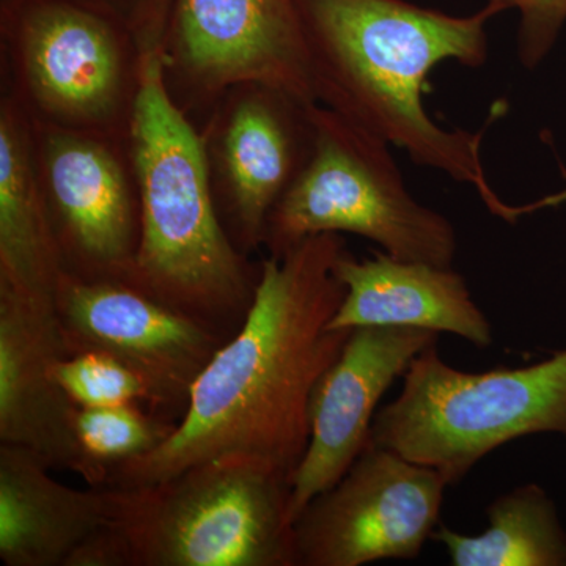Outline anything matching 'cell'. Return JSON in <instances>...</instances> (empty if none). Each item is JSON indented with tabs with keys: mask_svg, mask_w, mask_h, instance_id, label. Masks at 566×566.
<instances>
[{
	"mask_svg": "<svg viewBox=\"0 0 566 566\" xmlns=\"http://www.w3.org/2000/svg\"><path fill=\"white\" fill-rule=\"evenodd\" d=\"M338 233L301 241L260 264L245 322L193 382L170 438L118 465L106 488L155 485L212 458L264 461L292 480L311 438L312 397L352 331L329 329L345 286Z\"/></svg>",
	"mask_w": 566,
	"mask_h": 566,
	"instance_id": "obj_1",
	"label": "cell"
},
{
	"mask_svg": "<svg viewBox=\"0 0 566 566\" xmlns=\"http://www.w3.org/2000/svg\"><path fill=\"white\" fill-rule=\"evenodd\" d=\"M318 103L344 115L419 166L474 188L502 221L516 205L499 197L482 161L483 133L446 129L424 111L428 76L453 61L479 69L488 59L486 24L495 7L450 17L405 0H296Z\"/></svg>",
	"mask_w": 566,
	"mask_h": 566,
	"instance_id": "obj_2",
	"label": "cell"
},
{
	"mask_svg": "<svg viewBox=\"0 0 566 566\" xmlns=\"http://www.w3.org/2000/svg\"><path fill=\"white\" fill-rule=\"evenodd\" d=\"M140 39L139 84L129 120V163L140 240L125 283L229 340L243 326L259 270L223 227L202 132L175 102L159 32Z\"/></svg>",
	"mask_w": 566,
	"mask_h": 566,
	"instance_id": "obj_3",
	"label": "cell"
},
{
	"mask_svg": "<svg viewBox=\"0 0 566 566\" xmlns=\"http://www.w3.org/2000/svg\"><path fill=\"white\" fill-rule=\"evenodd\" d=\"M107 528L117 566H297L290 479L255 458H212L123 490Z\"/></svg>",
	"mask_w": 566,
	"mask_h": 566,
	"instance_id": "obj_4",
	"label": "cell"
},
{
	"mask_svg": "<svg viewBox=\"0 0 566 566\" xmlns=\"http://www.w3.org/2000/svg\"><path fill=\"white\" fill-rule=\"evenodd\" d=\"M535 434L566 439V348L526 367L464 371L436 344L379 408L371 442L436 469L452 486L506 442Z\"/></svg>",
	"mask_w": 566,
	"mask_h": 566,
	"instance_id": "obj_5",
	"label": "cell"
},
{
	"mask_svg": "<svg viewBox=\"0 0 566 566\" xmlns=\"http://www.w3.org/2000/svg\"><path fill=\"white\" fill-rule=\"evenodd\" d=\"M308 118L311 155L268 218V255L315 234L353 233L395 259L452 266L455 227L409 192L389 142L323 104Z\"/></svg>",
	"mask_w": 566,
	"mask_h": 566,
	"instance_id": "obj_6",
	"label": "cell"
},
{
	"mask_svg": "<svg viewBox=\"0 0 566 566\" xmlns=\"http://www.w3.org/2000/svg\"><path fill=\"white\" fill-rule=\"evenodd\" d=\"M14 96L32 120L128 140L139 84L140 39L70 2H39L7 33Z\"/></svg>",
	"mask_w": 566,
	"mask_h": 566,
	"instance_id": "obj_7",
	"label": "cell"
},
{
	"mask_svg": "<svg viewBox=\"0 0 566 566\" xmlns=\"http://www.w3.org/2000/svg\"><path fill=\"white\" fill-rule=\"evenodd\" d=\"M166 80L186 112L262 85L319 104L296 0H178L164 36Z\"/></svg>",
	"mask_w": 566,
	"mask_h": 566,
	"instance_id": "obj_8",
	"label": "cell"
},
{
	"mask_svg": "<svg viewBox=\"0 0 566 566\" xmlns=\"http://www.w3.org/2000/svg\"><path fill=\"white\" fill-rule=\"evenodd\" d=\"M441 472L370 442L293 524L297 566L415 560L439 527Z\"/></svg>",
	"mask_w": 566,
	"mask_h": 566,
	"instance_id": "obj_9",
	"label": "cell"
},
{
	"mask_svg": "<svg viewBox=\"0 0 566 566\" xmlns=\"http://www.w3.org/2000/svg\"><path fill=\"white\" fill-rule=\"evenodd\" d=\"M54 314L66 356L95 352L144 379L151 411L180 422L196 379L226 338L117 281H87L63 271Z\"/></svg>",
	"mask_w": 566,
	"mask_h": 566,
	"instance_id": "obj_10",
	"label": "cell"
},
{
	"mask_svg": "<svg viewBox=\"0 0 566 566\" xmlns=\"http://www.w3.org/2000/svg\"><path fill=\"white\" fill-rule=\"evenodd\" d=\"M31 118V117H29ZM41 189L63 271L126 282L140 240V208L125 142L32 120Z\"/></svg>",
	"mask_w": 566,
	"mask_h": 566,
	"instance_id": "obj_11",
	"label": "cell"
},
{
	"mask_svg": "<svg viewBox=\"0 0 566 566\" xmlns=\"http://www.w3.org/2000/svg\"><path fill=\"white\" fill-rule=\"evenodd\" d=\"M262 85L232 88L202 132L212 191L238 251L262 248L268 218L307 163L308 107Z\"/></svg>",
	"mask_w": 566,
	"mask_h": 566,
	"instance_id": "obj_12",
	"label": "cell"
},
{
	"mask_svg": "<svg viewBox=\"0 0 566 566\" xmlns=\"http://www.w3.org/2000/svg\"><path fill=\"white\" fill-rule=\"evenodd\" d=\"M439 334L416 327L353 329L316 386L311 438L290 480L292 523L316 495L334 486L368 444L379 401Z\"/></svg>",
	"mask_w": 566,
	"mask_h": 566,
	"instance_id": "obj_13",
	"label": "cell"
},
{
	"mask_svg": "<svg viewBox=\"0 0 566 566\" xmlns=\"http://www.w3.org/2000/svg\"><path fill=\"white\" fill-rule=\"evenodd\" d=\"M66 357L54 304L0 286V441L82 479L74 433L77 406L59 385L54 364Z\"/></svg>",
	"mask_w": 566,
	"mask_h": 566,
	"instance_id": "obj_14",
	"label": "cell"
},
{
	"mask_svg": "<svg viewBox=\"0 0 566 566\" xmlns=\"http://www.w3.org/2000/svg\"><path fill=\"white\" fill-rule=\"evenodd\" d=\"M335 273L344 283L345 296L329 329L416 327L457 335L476 348L493 345L490 319L452 266L408 262L385 252L357 259L345 249Z\"/></svg>",
	"mask_w": 566,
	"mask_h": 566,
	"instance_id": "obj_15",
	"label": "cell"
},
{
	"mask_svg": "<svg viewBox=\"0 0 566 566\" xmlns=\"http://www.w3.org/2000/svg\"><path fill=\"white\" fill-rule=\"evenodd\" d=\"M32 450L0 446V558L7 566H66L93 535L117 523L120 488L74 490Z\"/></svg>",
	"mask_w": 566,
	"mask_h": 566,
	"instance_id": "obj_16",
	"label": "cell"
},
{
	"mask_svg": "<svg viewBox=\"0 0 566 566\" xmlns=\"http://www.w3.org/2000/svg\"><path fill=\"white\" fill-rule=\"evenodd\" d=\"M61 251L41 189L28 112L10 93L0 103V286L54 304Z\"/></svg>",
	"mask_w": 566,
	"mask_h": 566,
	"instance_id": "obj_17",
	"label": "cell"
},
{
	"mask_svg": "<svg viewBox=\"0 0 566 566\" xmlns=\"http://www.w3.org/2000/svg\"><path fill=\"white\" fill-rule=\"evenodd\" d=\"M486 516L482 534L439 526L431 539L453 566H566V528L542 486L527 483L497 495Z\"/></svg>",
	"mask_w": 566,
	"mask_h": 566,
	"instance_id": "obj_18",
	"label": "cell"
},
{
	"mask_svg": "<svg viewBox=\"0 0 566 566\" xmlns=\"http://www.w3.org/2000/svg\"><path fill=\"white\" fill-rule=\"evenodd\" d=\"M142 405L77 408L74 433L80 444L84 474L93 488H106L118 465L148 455L174 433L178 422Z\"/></svg>",
	"mask_w": 566,
	"mask_h": 566,
	"instance_id": "obj_19",
	"label": "cell"
},
{
	"mask_svg": "<svg viewBox=\"0 0 566 566\" xmlns=\"http://www.w3.org/2000/svg\"><path fill=\"white\" fill-rule=\"evenodd\" d=\"M55 378L80 408L144 405L151 411V394L136 371L107 354L87 352L54 364Z\"/></svg>",
	"mask_w": 566,
	"mask_h": 566,
	"instance_id": "obj_20",
	"label": "cell"
},
{
	"mask_svg": "<svg viewBox=\"0 0 566 566\" xmlns=\"http://www.w3.org/2000/svg\"><path fill=\"white\" fill-rule=\"evenodd\" d=\"M490 6L501 11H520L521 25L517 54L526 69L543 62L553 50L558 32L566 21V0H490Z\"/></svg>",
	"mask_w": 566,
	"mask_h": 566,
	"instance_id": "obj_21",
	"label": "cell"
},
{
	"mask_svg": "<svg viewBox=\"0 0 566 566\" xmlns=\"http://www.w3.org/2000/svg\"><path fill=\"white\" fill-rule=\"evenodd\" d=\"M566 202V188L564 191L553 193V196L543 197L538 202L528 203V205H520L517 210H520L521 216L528 214V212H534L542 210V208H551L558 207V205Z\"/></svg>",
	"mask_w": 566,
	"mask_h": 566,
	"instance_id": "obj_22",
	"label": "cell"
}]
</instances>
